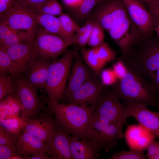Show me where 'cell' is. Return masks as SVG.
Instances as JSON below:
<instances>
[{
	"label": "cell",
	"instance_id": "7402d4cb",
	"mask_svg": "<svg viewBox=\"0 0 159 159\" xmlns=\"http://www.w3.org/2000/svg\"><path fill=\"white\" fill-rule=\"evenodd\" d=\"M69 140L73 159H95L100 156L101 149L94 142L77 139L70 135Z\"/></svg>",
	"mask_w": 159,
	"mask_h": 159
},
{
	"label": "cell",
	"instance_id": "ee69618b",
	"mask_svg": "<svg viewBox=\"0 0 159 159\" xmlns=\"http://www.w3.org/2000/svg\"><path fill=\"white\" fill-rule=\"evenodd\" d=\"M12 8L16 3V0H0Z\"/></svg>",
	"mask_w": 159,
	"mask_h": 159
},
{
	"label": "cell",
	"instance_id": "ba28073f",
	"mask_svg": "<svg viewBox=\"0 0 159 159\" xmlns=\"http://www.w3.org/2000/svg\"><path fill=\"white\" fill-rule=\"evenodd\" d=\"M35 12L17 2L8 11L0 16L2 21L14 30L26 34L34 41L37 24Z\"/></svg>",
	"mask_w": 159,
	"mask_h": 159
},
{
	"label": "cell",
	"instance_id": "30bf717a",
	"mask_svg": "<svg viewBox=\"0 0 159 159\" xmlns=\"http://www.w3.org/2000/svg\"><path fill=\"white\" fill-rule=\"evenodd\" d=\"M134 66L153 85L159 99V45L152 46L145 50L137 59Z\"/></svg>",
	"mask_w": 159,
	"mask_h": 159
},
{
	"label": "cell",
	"instance_id": "277c9868",
	"mask_svg": "<svg viewBox=\"0 0 159 159\" xmlns=\"http://www.w3.org/2000/svg\"><path fill=\"white\" fill-rule=\"evenodd\" d=\"M86 136L88 140L106 153L113 149L124 137L114 124L95 112L87 129Z\"/></svg>",
	"mask_w": 159,
	"mask_h": 159
},
{
	"label": "cell",
	"instance_id": "ab89813d",
	"mask_svg": "<svg viewBox=\"0 0 159 159\" xmlns=\"http://www.w3.org/2000/svg\"><path fill=\"white\" fill-rule=\"evenodd\" d=\"M47 0H16V2L35 12L37 8Z\"/></svg>",
	"mask_w": 159,
	"mask_h": 159
},
{
	"label": "cell",
	"instance_id": "60d3db41",
	"mask_svg": "<svg viewBox=\"0 0 159 159\" xmlns=\"http://www.w3.org/2000/svg\"><path fill=\"white\" fill-rule=\"evenodd\" d=\"M158 141L155 139L153 140L147 148L146 158L149 159H154L156 154Z\"/></svg>",
	"mask_w": 159,
	"mask_h": 159
},
{
	"label": "cell",
	"instance_id": "1f68e13d",
	"mask_svg": "<svg viewBox=\"0 0 159 159\" xmlns=\"http://www.w3.org/2000/svg\"><path fill=\"white\" fill-rule=\"evenodd\" d=\"M20 134L0 126V145L15 146Z\"/></svg>",
	"mask_w": 159,
	"mask_h": 159
},
{
	"label": "cell",
	"instance_id": "d4e9b609",
	"mask_svg": "<svg viewBox=\"0 0 159 159\" xmlns=\"http://www.w3.org/2000/svg\"><path fill=\"white\" fill-rule=\"evenodd\" d=\"M17 84L15 77L7 74L0 75V100L9 95L16 94Z\"/></svg>",
	"mask_w": 159,
	"mask_h": 159
},
{
	"label": "cell",
	"instance_id": "4fadbf2b",
	"mask_svg": "<svg viewBox=\"0 0 159 159\" xmlns=\"http://www.w3.org/2000/svg\"><path fill=\"white\" fill-rule=\"evenodd\" d=\"M108 32L123 54L131 49L141 36L138 28L129 16L117 23Z\"/></svg>",
	"mask_w": 159,
	"mask_h": 159
},
{
	"label": "cell",
	"instance_id": "52a82bcc",
	"mask_svg": "<svg viewBox=\"0 0 159 159\" xmlns=\"http://www.w3.org/2000/svg\"><path fill=\"white\" fill-rule=\"evenodd\" d=\"M95 105V112L114 124L121 133L124 135L123 126L129 117L127 106L122 103L106 89L102 93Z\"/></svg>",
	"mask_w": 159,
	"mask_h": 159
},
{
	"label": "cell",
	"instance_id": "2e32d148",
	"mask_svg": "<svg viewBox=\"0 0 159 159\" xmlns=\"http://www.w3.org/2000/svg\"><path fill=\"white\" fill-rule=\"evenodd\" d=\"M69 135L58 125L54 135L45 143L47 154L53 159H73L69 140Z\"/></svg>",
	"mask_w": 159,
	"mask_h": 159
},
{
	"label": "cell",
	"instance_id": "603a6c76",
	"mask_svg": "<svg viewBox=\"0 0 159 159\" xmlns=\"http://www.w3.org/2000/svg\"><path fill=\"white\" fill-rule=\"evenodd\" d=\"M15 148L17 153L24 158L47 151L46 145L42 140L32 134L24 131L19 136Z\"/></svg>",
	"mask_w": 159,
	"mask_h": 159
},
{
	"label": "cell",
	"instance_id": "d6986e66",
	"mask_svg": "<svg viewBox=\"0 0 159 159\" xmlns=\"http://www.w3.org/2000/svg\"><path fill=\"white\" fill-rule=\"evenodd\" d=\"M124 137L130 149L145 150L156 137L139 124L128 125Z\"/></svg>",
	"mask_w": 159,
	"mask_h": 159
},
{
	"label": "cell",
	"instance_id": "d6a6232c",
	"mask_svg": "<svg viewBox=\"0 0 159 159\" xmlns=\"http://www.w3.org/2000/svg\"><path fill=\"white\" fill-rule=\"evenodd\" d=\"M96 48L99 58L105 64L116 59V52L106 42H104Z\"/></svg>",
	"mask_w": 159,
	"mask_h": 159
},
{
	"label": "cell",
	"instance_id": "4dcf8cb0",
	"mask_svg": "<svg viewBox=\"0 0 159 159\" xmlns=\"http://www.w3.org/2000/svg\"><path fill=\"white\" fill-rule=\"evenodd\" d=\"M104 29L99 24L94 22L92 29L87 44L92 47H96L104 43L105 37Z\"/></svg>",
	"mask_w": 159,
	"mask_h": 159
},
{
	"label": "cell",
	"instance_id": "ffe728a7",
	"mask_svg": "<svg viewBox=\"0 0 159 159\" xmlns=\"http://www.w3.org/2000/svg\"><path fill=\"white\" fill-rule=\"evenodd\" d=\"M18 74L27 67L34 58V41H29L5 49Z\"/></svg>",
	"mask_w": 159,
	"mask_h": 159
},
{
	"label": "cell",
	"instance_id": "5b68a950",
	"mask_svg": "<svg viewBox=\"0 0 159 159\" xmlns=\"http://www.w3.org/2000/svg\"><path fill=\"white\" fill-rule=\"evenodd\" d=\"M15 79L17 84L16 94L21 111L20 119L24 122L35 117L47 106L38 96L37 90L26 81L21 73Z\"/></svg>",
	"mask_w": 159,
	"mask_h": 159
},
{
	"label": "cell",
	"instance_id": "b9f144b4",
	"mask_svg": "<svg viewBox=\"0 0 159 159\" xmlns=\"http://www.w3.org/2000/svg\"><path fill=\"white\" fill-rule=\"evenodd\" d=\"M84 0H62L64 4L73 11Z\"/></svg>",
	"mask_w": 159,
	"mask_h": 159
},
{
	"label": "cell",
	"instance_id": "7a4b0ae2",
	"mask_svg": "<svg viewBox=\"0 0 159 159\" xmlns=\"http://www.w3.org/2000/svg\"><path fill=\"white\" fill-rule=\"evenodd\" d=\"M40 97L51 110L57 124L74 138L87 140V129L95 111V105L82 106L50 100L47 95Z\"/></svg>",
	"mask_w": 159,
	"mask_h": 159
},
{
	"label": "cell",
	"instance_id": "8d00e7d4",
	"mask_svg": "<svg viewBox=\"0 0 159 159\" xmlns=\"http://www.w3.org/2000/svg\"><path fill=\"white\" fill-rule=\"evenodd\" d=\"M18 154L15 146L0 145V159H12Z\"/></svg>",
	"mask_w": 159,
	"mask_h": 159
},
{
	"label": "cell",
	"instance_id": "4316f807",
	"mask_svg": "<svg viewBox=\"0 0 159 159\" xmlns=\"http://www.w3.org/2000/svg\"><path fill=\"white\" fill-rule=\"evenodd\" d=\"M30 40H32L26 33L14 30L5 39L0 41V47L6 49Z\"/></svg>",
	"mask_w": 159,
	"mask_h": 159
},
{
	"label": "cell",
	"instance_id": "f1b7e54d",
	"mask_svg": "<svg viewBox=\"0 0 159 159\" xmlns=\"http://www.w3.org/2000/svg\"><path fill=\"white\" fill-rule=\"evenodd\" d=\"M102 0H84L73 11L75 17L82 20L88 17L91 11Z\"/></svg>",
	"mask_w": 159,
	"mask_h": 159
},
{
	"label": "cell",
	"instance_id": "7c38bea8",
	"mask_svg": "<svg viewBox=\"0 0 159 159\" xmlns=\"http://www.w3.org/2000/svg\"><path fill=\"white\" fill-rule=\"evenodd\" d=\"M95 74L61 102L82 106L95 104L106 89Z\"/></svg>",
	"mask_w": 159,
	"mask_h": 159
},
{
	"label": "cell",
	"instance_id": "c3c4849f",
	"mask_svg": "<svg viewBox=\"0 0 159 159\" xmlns=\"http://www.w3.org/2000/svg\"></svg>",
	"mask_w": 159,
	"mask_h": 159
},
{
	"label": "cell",
	"instance_id": "6da1fadb",
	"mask_svg": "<svg viewBox=\"0 0 159 159\" xmlns=\"http://www.w3.org/2000/svg\"><path fill=\"white\" fill-rule=\"evenodd\" d=\"M126 67L127 73L111 85V93L126 106H153L159 109V102L153 85L140 73Z\"/></svg>",
	"mask_w": 159,
	"mask_h": 159
},
{
	"label": "cell",
	"instance_id": "f6af8a7d",
	"mask_svg": "<svg viewBox=\"0 0 159 159\" xmlns=\"http://www.w3.org/2000/svg\"><path fill=\"white\" fill-rule=\"evenodd\" d=\"M154 159H159V141L158 142L156 155Z\"/></svg>",
	"mask_w": 159,
	"mask_h": 159
},
{
	"label": "cell",
	"instance_id": "e0dca14e",
	"mask_svg": "<svg viewBox=\"0 0 159 159\" xmlns=\"http://www.w3.org/2000/svg\"><path fill=\"white\" fill-rule=\"evenodd\" d=\"M74 58L63 101L95 74L84 63L82 56L76 54Z\"/></svg>",
	"mask_w": 159,
	"mask_h": 159
},
{
	"label": "cell",
	"instance_id": "7dc6e473",
	"mask_svg": "<svg viewBox=\"0 0 159 159\" xmlns=\"http://www.w3.org/2000/svg\"><path fill=\"white\" fill-rule=\"evenodd\" d=\"M154 29L156 31L159 37V25L154 27Z\"/></svg>",
	"mask_w": 159,
	"mask_h": 159
},
{
	"label": "cell",
	"instance_id": "5bb4252c",
	"mask_svg": "<svg viewBox=\"0 0 159 159\" xmlns=\"http://www.w3.org/2000/svg\"><path fill=\"white\" fill-rule=\"evenodd\" d=\"M53 59L36 57L31 62L22 75L26 81L36 90L45 89L49 66Z\"/></svg>",
	"mask_w": 159,
	"mask_h": 159
},
{
	"label": "cell",
	"instance_id": "836d02e7",
	"mask_svg": "<svg viewBox=\"0 0 159 159\" xmlns=\"http://www.w3.org/2000/svg\"><path fill=\"white\" fill-rule=\"evenodd\" d=\"M145 150H122L113 154L110 159H144L146 158L144 153Z\"/></svg>",
	"mask_w": 159,
	"mask_h": 159
},
{
	"label": "cell",
	"instance_id": "e575fe53",
	"mask_svg": "<svg viewBox=\"0 0 159 159\" xmlns=\"http://www.w3.org/2000/svg\"><path fill=\"white\" fill-rule=\"evenodd\" d=\"M63 28L69 34L75 36L80 27L67 14L63 12L58 17Z\"/></svg>",
	"mask_w": 159,
	"mask_h": 159
},
{
	"label": "cell",
	"instance_id": "83f0119b",
	"mask_svg": "<svg viewBox=\"0 0 159 159\" xmlns=\"http://www.w3.org/2000/svg\"><path fill=\"white\" fill-rule=\"evenodd\" d=\"M94 22L88 19L85 25L80 27L75 34L76 44L81 47L87 44L93 26Z\"/></svg>",
	"mask_w": 159,
	"mask_h": 159
},
{
	"label": "cell",
	"instance_id": "8992f818",
	"mask_svg": "<svg viewBox=\"0 0 159 159\" xmlns=\"http://www.w3.org/2000/svg\"><path fill=\"white\" fill-rule=\"evenodd\" d=\"M128 16L123 0H102L87 17L88 19L98 23L108 31Z\"/></svg>",
	"mask_w": 159,
	"mask_h": 159
},
{
	"label": "cell",
	"instance_id": "f546056e",
	"mask_svg": "<svg viewBox=\"0 0 159 159\" xmlns=\"http://www.w3.org/2000/svg\"><path fill=\"white\" fill-rule=\"evenodd\" d=\"M35 12L55 16H59L63 12L57 0H47L37 8Z\"/></svg>",
	"mask_w": 159,
	"mask_h": 159
},
{
	"label": "cell",
	"instance_id": "f35d334b",
	"mask_svg": "<svg viewBox=\"0 0 159 159\" xmlns=\"http://www.w3.org/2000/svg\"><path fill=\"white\" fill-rule=\"evenodd\" d=\"M112 69L118 80L121 79L127 72L126 66L120 60L114 64Z\"/></svg>",
	"mask_w": 159,
	"mask_h": 159
},
{
	"label": "cell",
	"instance_id": "44dd1931",
	"mask_svg": "<svg viewBox=\"0 0 159 159\" xmlns=\"http://www.w3.org/2000/svg\"><path fill=\"white\" fill-rule=\"evenodd\" d=\"M37 23L48 32L56 35L65 40L69 45L76 44L75 36L67 33L58 18L48 14L35 13Z\"/></svg>",
	"mask_w": 159,
	"mask_h": 159
},
{
	"label": "cell",
	"instance_id": "74e56055",
	"mask_svg": "<svg viewBox=\"0 0 159 159\" xmlns=\"http://www.w3.org/2000/svg\"><path fill=\"white\" fill-rule=\"evenodd\" d=\"M148 7L155 27L159 25V0H154L148 4Z\"/></svg>",
	"mask_w": 159,
	"mask_h": 159
},
{
	"label": "cell",
	"instance_id": "7bdbcfd3",
	"mask_svg": "<svg viewBox=\"0 0 159 159\" xmlns=\"http://www.w3.org/2000/svg\"><path fill=\"white\" fill-rule=\"evenodd\" d=\"M24 159H53L45 152H42L31 156L24 157Z\"/></svg>",
	"mask_w": 159,
	"mask_h": 159
},
{
	"label": "cell",
	"instance_id": "bcb514c9",
	"mask_svg": "<svg viewBox=\"0 0 159 159\" xmlns=\"http://www.w3.org/2000/svg\"><path fill=\"white\" fill-rule=\"evenodd\" d=\"M140 2H143L146 4H148L155 0H137Z\"/></svg>",
	"mask_w": 159,
	"mask_h": 159
},
{
	"label": "cell",
	"instance_id": "d590c367",
	"mask_svg": "<svg viewBox=\"0 0 159 159\" xmlns=\"http://www.w3.org/2000/svg\"><path fill=\"white\" fill-rule=\"evenodd\" d=\"M100 75L102 83L104 85H112L118 80L112 69H107L102 71Z\"/></svg>",
	"mask_w": 159,
	"mask_h": 159
},
{
	"label": "cell",
	"instance_id": "ac0fdd59",
	"mask_svg": "<svg viewBox=\"0 0 159 159\" xmlns=\"http://www.w3.org/2000/svg\"><path fill=\"white\" fill-rule=\"evenodd\" d=\"M127 106L129 117H134L139 124L159 138V112L152 111L140 105Z\"/></svg>",
	"mask_w": 159,
	"mask_h": 159
},
{
	"label": "cell",
	"instance_id": "8fae6325",
	"mask_svg": "<svg viewBox=\"0 0 159 159\" xmlns=\"http://www.w3.org/2000/svg\"><path fill=\"white\" fill-rule=\"evenodd\" d=\"M22 122L23 131L32 134L44 143L53 136L58 126L53 114L48 106L35 117Z\"/></svg>",
	"mask_w": 159,
	"mask_h": 159
},
{
	"label": "cell",
	"instance_id": "9a60e30c",
	"mask_svg": "<svg viewBox=\"0 0 159 159\" xmlns=\"http://www.w3.org/2000/svg\"><path fill=\"white\" fill-rule=\"evenodd\" d=\"M128 16L141 35L150 34L154 26L152 17L141 2L137 0H123Z\"/></svg>",
	"mask_w": 159,
	"mask_h": 159
},
{
	"label": "cell",
	"instance_id": "9c48e42d",
	"mask_svg": "<svg viewBox=\"0 0 159 159\" xmlns=\"http://www.w3.org/2000/svg\"><path fill=\"white\" fill-rule=\"evenodd\" d=\"M70 45L59 36L41 27H37L34 40V58L53 59L65 52Z\"/></svg>",
	"mask_w": 159,
	"mask_h": 159
},
{
	"label": "cell",
	"instance_id": "484cf974",
	"mask_svg": "<svg viewBox=\"0 0 159 159\" xmlns=\"http://www.w3.org/2000/svg\"><path fill=\"white\" fill-rule=\"evenodd\" d=\"M0 73L10 74L15 77L18 74L15 66L5 49L0 47Z\"/></svg>",
	"mask_w": 159,
	"mask_h": 159
},
{
	"label": "cell",
	"instance_id": "cb8c5ba5",
	"mask_svg": "<svg viewBox=\"0 0 159 159\" xmlns=\"http://www.w3.org/2000/svg\"><path fill=\"white\" fill-rule=\"evenodd\" d=\"M81 54L86 65L90 68L97 76L100 75L102 68L106 64L99 58L96 47L82 49Z\"/></svg>",
	"mask_w": 159,
	"mask_h": 159
},
{
	"label": "cell",
	"instance_id": "3957f363",
	"mask_svg": "<svg viewBox=\"0 0 159 159\" xmlns=\"http://www.w3.org/2000/svg\"><path fill=\"white\" fill-rule=\"evenodd\" d=\"M76 54L72 50L67 51L61 58L53 60L50 64L45 88L50 100L62 102Z\"/></svg>",
	"mask_w": 159,
	"mask_h": 159
}]
</instances>
